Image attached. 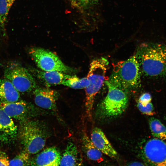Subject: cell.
Listing matches in <instances>:
<instances>
[{
    "instance_id": "8fae6325",
    "label": "cell",
    "mask_w": 166,
    "mask_h": 166,
    "mask_svg": "<svg viewBox=\"0 0 166 166\" xmlns=\"http://www.w3.org/2000/svg\"><path fill=\"white\" fill-rule=\"evenodd\" d=\"M0 107L11 118L20 122L27 120L30 109V105L22 100L0 102Z\"/></svg>"
},
{
    "instance_id": "7402d4cb",
    "label": "cell",
    "mask_w": 166,
    "mask_h": 166,
    "mask_svg": "<svg viewBox=\"0 0 166 166\" xmlns=\"http://www.w3.org/2000/svg\"><path fill=\"white\" fill-rule=\"evenodd\" d=\"M99 0H70L73 6L79 9H84L97 4Z\"/></svg>"
},
{
    "instance_id": "9a60e30c",
    "label": "cell",
    "mask_w": 166,
    "mask_h": 166,
    "mask_svg": "<svg viewBox=\"0 0 166 166\" xmlns=\"http://www.w3.org/2000/svg\"><path fill=\"white\" fill-rule=\"evenodd\" d=\"M82 163L81 155L76 146L72 142H69L61 156L59 166H79Z\"/></svg>"
},
{
    "instance_id": "8992f818",
    "label": "cell",
    "mask_w": 166,
    "mask_h": 166,
    "mask_svg": "<svg viewBox=\"0 0 166 166\" xmlns=\"http://www.w3.org/2000/svg\"><path fill=\"white\" fill-rule=\"evenodd\" d=\"M28 53L37 67L45 71H58L67 74L74 73L75 70L65 65L52 52L37 47L30 48Z\"/></svg>"
},
{
    "instance_id": "ba28073f",
    "label": "cell",
    "mask_w": 166,
    "mask_h": 166,
    "mask_svg": "<svg viewBox=\"0 0 166 166\" xmlns=\"http://www.w3.org/2000/svg\"><path fill=\"white\" fill-rule=\"evenodd\" d=\"M143 158L150 165L166 166V142L155 138L148 140L142 150Z\"/></svg>"
},
{
    "instance_id": "d4e9b609",
    "label": "cell",
    "mask_w": 166,
    "mask_h": 166,
    "mask_svg": "<svg viewBox=\"0 0 166 166\" xmlns=\"http://www.w3.org/2000/svg\"><path fill=\"white\" fill-rule=\"evenodd\" d=\"M9 161L6 154L3 152H0V166H9Z\"/></svg>"
},
{
    "instance_id": "52a82bcc",
    "label": "cell",
    "mask_w": 166,
    "mask_h": 166,
    "mask_svg": "<svg viewBox=\"0 0 166 166\" xmlns=\"http://www.w3.org/2000/svg\"><path fill=\"white\" fill-rule=\"evenodd\" d=\"M4 77L19 93L30 92L38 87L30 71L19 65L12 64L8 66L5 70Z\"/></svg>"
},
{
    "instance_id": "cb8c5ba5",
    "label": "cell",
    "mask_w": 166,
    "mask_h": 166,
    "mask_svg": "<svg viewBox=\"0 0 166 166\" xmlns=\"http://www.w3.org/2000/svg\"><path fill=\"white\" fill-rule=\"evenodd\" d=\"M152 100L151 95L148 93H144L139 97L138 102L142 105H144L151 102Z\"/></svg>"
},
{
    "instance_id": "ffe728a7",
    "label": "cell",
    "mask_w": 166,
    "mask_h": 166,
    "mask_svg": "<svg viewBox=\"0 0 166 166\" xmlns=\"http://www.w3.org/2000/svg\"><path fill=\"white\" fill-rule=\"evenodd\" d=\"M15 1L0 0V27L4 34L5 32V23L9 12Z\"/></svg>"
},
{
    "instance_id": "9c48e42d",
    "label": "cell",
    "mask_w": 166,
    "mask_h": 166,
    "mask_svg": "<svg viewBox=\"0 0 166 166\" xmlns=\"http://www.w3.org/2000/svg\"><path fill=\"white\" fill-rule=\"evenodd\" d=\"M29 70L36 79L46 87L61 85L63 81L71 76L58 71H45L33 68Z\"/></svg>"
},
{
    "instance_id": "d6986e66",
    "label": "cell",
    "mask_w": 166,
    "mask_h": 166,
    "mask_svg": "<svg viewBox=\"0 0 166 166\" xmlns=\"http://www.w3.org/2000/svg\"><path fill=\"white\" fill-rule=\"evenodd\" d=\"M89 81L87 77L80 78L76 76H71L63 81L61 85L74 89H85L89 85Z\"/></svg>"
},
{
    "instance_id": "603a6c76",
    "label": "cell",
    "mask_w": 166,
    "mask_h": 166,
    "mask_svg": "<svg viewBox=\"0 0 166 166\" xmlns=\"http://www.w3.org/2000/svg\"><path fill=\"white\" fill-rule=\"evenodd\" d=\"M137 107L143 114L149 116H152L155 114L154 107L151 102L144 105L138 101Z\"/></svg>"
},
{
    "instance_id": "7a4b0ae2",
    "label": "cell",
    "mask_w": 166,
    "mask_h": 166,
    "mask_svg": "<svg viewBox=\"0 0 166 166\" xmlns=\"http://www.w3.org/2000/svg\"><path fill=\"white\" fill-rule=\"evenodd\" d=\"M113 67L109 82L127 93L138 87L140 70L135 55L114 64Z\"/></svg>"
},
{
    "instance_id": "3957f363",
    "label": "cell",
    "mask_w": 166,
    "mask_h": 166,
    "mask_svg": "<svg viewBox=\"0 0 166 166\" xmlns=\"http://www.w3.org/2000/svg\"><path fill=\"white\" fill-rule=\"evenodd\" d=\"M20 139L25 151L30 154L38 153L44 147L48 134L44 125L37 121L20 122Z\"/></svg>"
},
{
    "instance_id": "e0dca14e",
    "label": "cell",
    "mask_w": 166,
    "mask_h": 166,
    "mask_svg": "<svg viewBox=\"0 0 166 166\" xmlns=\"http://www.w3.org/2000/svg\"><path fill=\"white\" fill-rule=\"evenodd\" d=\"M82 143L84 151L89 159L98 162L103 160L102 153L94 145L86 133L82 135Z\"/></svg>"
},
{
    "instance_id": "5bb4252c",
    "label": "cell",
    "mask_w": 166,
    "mask_h": 166,
    "mask_svg": "<svg viewBox=\"0 0 166 166\" xmlns=\"http://www.w3.org/2000/svg\"><path fill=\"white\" fill-rule=\"evenodd\" d=\"M18 132L12 118L0 107V139L8 142L15 139Z\"/></svg>"
},
{
    "instance_id": "44dd1931",
    "label": "cell",
    "mask_w": 166,
    "mask_h": 166,
    "mask_svg": "<svg viewBox=\"0 0 166 166\" xmlns=\"http://www.w3.org/2000/svg\"><path fill=\"white\" fill-rule=\"evenodd\" d=\"M30 154L25 150L9 161V166L30 165Z\"/></svg>"
},
{
    "instance_id": "4316f807",
    "label": "cell",
    "mask_w": 166,
    "mask_h": 166,
    "mask_svg": "<svg viewBox=\"0 0 166 166\" xmlns=\"http://www.w3.org/2000/svg\"><path fill=\"white\" fill-rule=\"evenodd\" d=\"M164 118L166 120V117H164Z\"/></svg>"
},
{
    "instance_id": "7c38bea8",
    "label": "cell",
    "mask_w": 166,
    "mask_h": 166,
    "mask_svg": "<svg viewBox=\"0 0 166 166\" xmlns=\"http://www.w3.org/2000/svg\"><path fill=\"white\" fill-rule=\"evenodd\" d=\"M61 157L60 152L56 147L47 148L31 160L30 165L59 166Z\"/></svg>"
},
{
    "instance_id": "2e32d148",
    "label": "cell",
    "mask_w": 166,
    "mask_h": 166,
    "mask_svg": "<svg viewBox=\"0 0 166 166\" xmlns=\"http://www.w3.org/2000/svg\"><path fill=\"white\" fill-rule=\"evenodd\" d=\"M20 98L19 93L11 82L5 78H0V102H16Z\"/></svg>"
},
{
    "instance_id": "277c9868",
    "label": "cell",
    "mask_w": 166,
    "mask_h": 166,
    "mask_svg": "<svg viewBox=\"0 0 166 166\" xmlns=\"http://www.w3.org/2000/svg\"><path fill=\"white\" fill-rule=\"evenodd\" d=\"M105 82L108 92L99 105L96 114L100 118L115 117L121 115L126 109L128 102V93L108 80Z\"/></svg>"
},
{
    "instance_id": "4fadbf2b",
    "label": "cell",
    "mask_w": 166,
    "mask_h": 166,
    "mask_svg": "<svg viewBox=\"0 0 166 166\" xmlns=\"http://www.w3.org/2000/svg\"><path fill=\"white\" fill-rule=\"evenodd\" d=\"M90 140L94 145L102 153L115 158L117 153L100 128H94L92 130Z\"/></svg>"
},
{
    "instance_id": "30bf717a",
    "label": "cell",
    "mask_w": 166,
    "mask_h": 166,
    "mask_svg": "<svg viewBox=\"0 0 166 166\" xmlns=\"http://www.w3.org/2000/svg\"><path fill=\"white\" fill-rule=\"evenodd\" d=\"M33 92L37 105L45 109H56V101L59 96L57 91L49 87H38Z\"/></svg>"
},
{
    "instance_id": "ac0fdd59",
    "label": "cell",
    "mask_w": 166,
    "mask_h": 166,
    "mask_svg": "<svg viewBox=\"0 0 166 166\" xmlns=\"http://www.w3.org/2000/svg\"><path fill=\"white\" fill-rule=\"evenodd\" d=\"M149 124L153 136L160 139L166 140V127L159 120L151 117L149 120Z\"/></svg>"
},
{
    "instance_id": "484cf974",
    "label": "cell",
    "mask_w": 166,
    "mask_h": 166,
    "mask_svg": "<svg viewBox=\"0 0 166 166\" xmlns=\"http://www.w3.org/2000/svg\"><path fill=\"white\" fill-rule=\"evenodd\" d=\"M129 165H132V166H142L144 165L142 163L139 162H132Z\"/></svg>"
},
{
    "instance_id": "6da1fadb",
    "label": "cell",
    "mask_w": 166,
    "mask_h": 166,
    "mask_svg": "<svg viewBox=\"0 0 166 166\" xmlns=\"http://www.w3.org/2000/svg\"><path fill=\"white\" fill-rule=\"evenodd\" d=\"M140 71L145 75L157 77L166 73V47L160 44L144 43L135 55Z\"/></svg>"
},
{
    "instance_id": "5b68a950",
    "label": "cell",
    "mask_w": 166,
    "mask_h": 166,
    "mask_svg": "<svg viewBox=\"0 0 166 166\" xmlns=\"http://www.w3.org/2000/svg\"><path fill=\"white\" fill-rule=\"evenodd\" d=\"M108 64L107 60L103 57L94 60L90 63L87 76L89 84L85 88L86 113L89 119L92 118L95 98L104 83Z\"/></svg>"
}]
</instances>
